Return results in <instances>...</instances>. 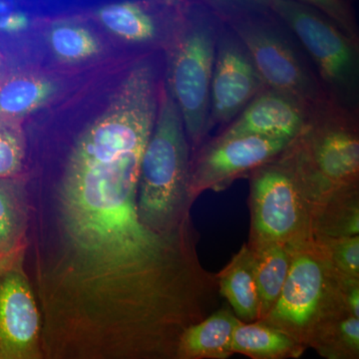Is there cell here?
<instances>
[{"mask_svg":"<svg viewBox=\"0 0 359 359\" xmlns=\"http://www.w3.org/2000/svg\"><path fill=\"white\" fill-rule=\"evenodd\" d=\"M311 348L325 359H359V318L346 316L337 320Z\"/></svg>","mask_w":359,"mask_h":359,"instance_id":"cell-21","label":"cell"},{"mask_svg":"<svg viewBox=\"0 0 359 359\" xmlns=\"http://www.w3.org/2000/svg\"><path fill=\"white\" fill-rule=\"evenodd\" d=\"M311 112L294 97L264 88L217 137L259 136L292 142L308 124Z\"/></svg>","mask_w":359,"mask_h":359,"instance_id":"cell-12","label":"cell"},{"mask_svg":"<svg viewBox=\"0 0 359 359\" xmlns=\"http://www.w3.org/2000/svg\"><path fill=\"white\" fill-rule=\"evenodd\" d=\"M292 142L259 136L215 137L192 156L190 198L207 191L221 192L241 178L275 160Z\"/></svg>","mask_w":359,"mask_h":359,"instance_id":"cell-9","label":"cell"},{"mask_svg":"<svg viewBox=\"0 0 359 359\" xmlns=\"http://www.w3.org/2000/svg\"><path fill=\"white\" fill-rule=\"evenodd\" d=\"M56 91L47 78L14 74L0 82V118L18 121L43 106Z\"/></svg>","mask_w":359,"mask_h":359,"instance_id":"cell-18","label":"cell"},{"mask_svg":"<svg viewBox=\"0 0 359 359\" xmlns=\"http://www.w3.org/2000/svg\"><path fill=\"white\" fill-rule=\"evenodd\" d=\"M54 55L65 62H78L97 55L101 50L99 40L86 28L74 25L54 26L49 33Z\"/></svg>","mask_w":359,"mask_h":359,"instance_id":"cell-20","label":"cell"},{"mask_svg":"<svg viewBox=\"0 0 359 359\" xmlns=\"http://www.w3.org/2000/svg\"><path fill=\"white\" fill-rule=\"evenodd\" d=\"M290 248L292 264L280 297L268 316L257 321L311 348L328 327L351 314L339 276L320 244L311 238Z\"/></svg>","mask_w":359,"mask_h":359,"instance_id":"cell-6","label":"cell"},{"mask_svg":"<svg viewBox=\"0 0 359 359\" xmlns=\"http://www.w3.org/2000/svg\"><path fill=\"white\" fill-rule=\"evenodd\" d=\"M266 2L306 52L327 95L344 107L358 110V43L309 1Z\"/></svg>","mask_w":359,"mask_h":359,"instance_id":"cell-7","label":"cell"},{"mask_svg":"<svg viewBox=\"0 0 359 359\" xmlns=\"http://www.w3.org/2000/svg\"><path fill=\"white\" fill-rule=\"evenodd\" d=\"M358 116L330 99L311 109L308 124L285 151L311 215L330 194L359 182Z\"/></svg>","mask_w":359,"mask_h":359,"instance_id":"cell-4","label":"cell"},{"mask_svg":"<svg viewBox=\"0 0 359 359\" xmlns=\"http://www.w3.org/2000/svg\"><path fill=\"white\" fill-rule=\"evenodd\" d=\"M27 13L11 1L0 0V35L15 36L29 27Z\"/></svg>","mask_w":359,"mask_h":359,"instance_id":"cell-26","label":"cell"},{"mask_svg":"<svg viewBox=\"0 0 359 359\" xmlns=\"http://www.w3.org/2000/svg\"><path fill=\"white\" fill-rule=\"evenodd\" d=\"M240 323L228 306L216 309L204 320L184 330L177 346L176 359L230 358L233 355V332Z\"/></svg>","mask_w":359,"mask_h":359,"instance_id":"cell-13","label":"cell"},{"mask_svg":"<svg viewBox=\"0 0 359 359\" xmlns=\"http://www.w3.org/2000/svg\"><path fill=\"white\" fill-rule=\"evenodd\" d=\"M250 54L266 88L313 109L327 100L320 78L287 26L266 0H207Z\"/></svg>","mask_w":359,"mask_h":359,"instance_id":"cell-3","label":"cell"},{"mask_svg":"<svg viewBox=\"0 0 359 359\" xmlns=\"http://www.w3.org/2000/svg\"><path fill=\"white\" fill-rule=\"evenodd\" d=\"M264 88L247 49L221 21L210 89V130L223 131Z\"/></svg>","mask_w":359,"mask_h":359,"instance_id":"cell-10","label":"cell"},{"mask_svg":"<svg viewBox=\"0 0 359 359\" xmlns=\"http://www.w3.org/2000/svg\"><path fill=\"white\" fill-rule=\"evenodd\" d=\"M0 250H1V249H0Z\"/></svg>","mask_w":359,"mask_h":359,"instance_id":"cell-30","label":"cell"},{"mask_svg":"<svg viewBox=\"0 0 359 359\" xmlns=\"http://www.w3.org/2000/svg\"><path fill=\"white\" fill-rule=\"evenodd\" d=\"M254 254L259 299L257 320H261L275 306L282 292L292 264V248L285 245H271L256 250Z\"/></svg>","mask_w":359,"mask_h":359,"instance_id":"cell-19","label":"cell"},{"mask_svg":"<svg viewBox=\"0 0 359 359\" xmlns=\"http://www.w3.org/2000/svg\"><path fill=\"white\" fill-rule=\"evenodd\" d=\"M256 259L249 245L244 244L231 261L217 273L219 297L243 323L259 320V299L256 285Z\"/></svg>","mask_w":359,"mask_h":359,"instance_id":"cell-14","label":"cell"},{"mask_svg":"<svg viewBox=\"0 0 359 359\" xmlns=\"http://www.w3.org/2000/svg\"><path fill=\"white\" fill-rule=\"evenodd\" d=\"M26 247L27 244L21 245L13 250H0V278L25 261Z\"/></svg>","mask_w":359,"mask_h":359,"instance_id":"cell-28","label":"cell"},{"mask_svg":"<svg viewBox=\"0 0 359 359\" xmlns=\"http://www.w3.org/2000/svg\"><path fill=\"white\" fill-rule=\"evenodd\" d=\"M221 20L205 1L182 6L170 44L166 84L178 106L192 156L208 141L210 89Z\"/></svg>","mask_w":359,"mask_h":359,"instance_id":"cell-5","label":"cell"},{"mask_svg":"<svg viewBox=\"0 0 359 359\" xmlns=\"http://www.w3.org/2000/svg\"><path fill=\"white\" fill-rule=\"evenodd\" d=\"M309 2L325 14L348 39L358 43V26L351 4L334 0H311Z\"/></svg>","mask_w":359,"mask_h":359,"instance_id":"cell-25","label":"cell"},{"mask_svg":"<svg viewBox=\"0 0 359 359\" xmlns=\"http://www.w3.org/2000/svg\"><path fill=\"white\" fill-rule=\"evenodd\" d=\"M313 238L359 236V182L330 194L311 210Z\"/></svg>","mask_w":359,"mask_h":359,"instance_id":"cell-15","label":"cell"},{"mask_svg":"<svg viewBox=\"0 0 359 359\" xmlns=\"http://www.w3.org/2000/svg\"><path fill=\"white\" fill-rule=\"evenodd\" d=\"M0 359H43L41 316L23 261L0 278Z\"/></svg>","mask_w":359,"mask_h":359,"instance_id":"cell-11","label":"cell"},{"mask_svg":"<svg viewBox=\"0 0 359 359\" xmlns=\"http://www.w3.org/2000/svg\"><path fill=\"white\" fill-rule=\"evenodd\" d=\"M98 18L113 34L131 43L150 45L164 37V26L155 11L134 2L103 6Z\"/></svg>","mask_w":359,"mask_h":359,"instance_id":"cell-17","label":"cell"},{"mask_svg":"<svg viewBox=\"0 0 359 359\" xmlns=\"http://www.w3.org/2000/svg\"><path fill=\"white\" fill-rule=\"evenodd\" d=\"M339 285L347 311L353 318H359V280L339 278Z\"/></svg>","mask_w":359,"mask_h":359,"instance_id":"cell-27","label":"cell"},{"mask_svg":"<svg viewBox=\"0 0 359 359\" xmlns=\"http://www.w3.org/2000/svg\"><path fill=\"white\" fill-rule=\"evenodd\" d=\"M250 250L294 245L313 238L311 208L285 151L250 175Z\"/></svg>","mask_w":359,"mask_h":359,"instance_id":"cell-8","label":"cell"},{"mask_svg":"<svg viewBox=\"0 0 359 359\" xmlns=\"http://www.w3.org/2000/svg\"><path fill=\"white\" fill-rule=\"evenodd\" d=\"M25 158V138L18 121L0 118V181L16 178Z\"/></svg>","mask_w":359,"mask_h":359,"instance_id":"cell-22","label":"cell"},{"mask_svg":"<svg viewBox=\"0 0 359 359\" xmlns=\"http://www.w3.org/2000/svg\"><path fill=\"white\" fill-rule=\"evenodd\" d=\"M306 349L289 335L257 320L241 321L231 340L233 353L250 359H299Z\"/></svg>","mask_w":359,"mask_h":359,"instance_id":"cell-16","label":"cell"},{"mask_svg":"<svg viewBox=\"0 0 359 359\" xmlns=\"http://www.w3.org/2000/svg\"><path fill=\"white\" fill-rule=\"evenodd\" d=\"M192 223H141L137 181L93 172L59 188L55 238L37 245L33 292L43 359H176L184 330L218 306Z\"/></svg>","mask_w":359,"mask_h":359,"instance_id":"cell-1","label":"cell"},{"mask_svg":"<svg viewBox=\"0 0 359 359\" xmlns=\"http://www.w3.org/2000/svg\"><path fill=\"white\" fill-rule=\"evenodd\" d=\"M6 75V63H4V56L0 53V82L4 79Z\"/></svg>","mask_w":359,"mask_h":359,"instance_id":"cell-29","label":"cell"},{"mask_svg":"<svg viewBox=\"0 0 359 359\" xmlns=\"http://www.w3.org/2000/svg\"><path fill=\"white\" fill-rule=\"evenodd\" d=\"M339 278L359 280V236L341 238H314Z\"/></svg>","mask_w":359,"mask_h":359,"instance_id":"cell-24","label":"cell"},{"mask_svg":"<svg viewBox=\"0 0 359 359\" xmlns=\"http://www.w3.org/2000/svg\"><path fill=\"white\" fill-rule=\"evenodd\" d=\"M26 244L20 205L6 181H0V249Z\"/></svg>","mask_w":359,"mask_h":359,"instance_id":"cell-23","label":"cell"},{"mask_svg":"<svg viewBox=\"0 0 359 359\" xmlns=\"http://www.w3.org/2000/svg\"><path fill=\"white\" fill-rule=\"evenodd\" d=\"M192 151L183 119L166 82L161 83L154 128L140 163L137 211L141 223L160 233L192 223Z\"/></svg>","mask_w":359,"mask_h":359,"instance_id":"cell-2","label":"cell"}]
</instances>
